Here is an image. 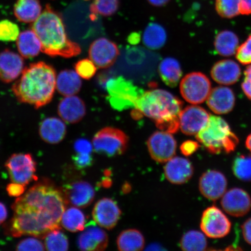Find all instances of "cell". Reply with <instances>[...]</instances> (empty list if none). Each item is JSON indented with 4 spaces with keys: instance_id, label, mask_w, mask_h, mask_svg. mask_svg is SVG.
Wrapping results in <instances>:
<instances>
[{
    "instance_id": "37",
    "label": "cell",
    "mask_w": 251,
    "mask_h": 251,
    "mask_svg": "<svg viewBox=\"0 0 251 251\" xmlns=\"http://www.w3.org/2000/svg\"><path fill=\"white\" fill-rule=\"evenodd\" d=\"M215 9L222 18H234L240 14V0H216Z\"/></svg>"
},
{
    "instance_id": "2",
    "label": "cell",
    "mask_w": 251,
    "mask_h": 251,
    "mask_svg": "<svg viewBox=\"0 0 251 251\" xmlns=\"http://www.w3.org/2000/svg\"><path fill=\"white\" fill-rule=\"evenodd\" d=\"M56 74L52 66L44 62L31 64L12 87L16 98L39 109L52 100L56 89Z\"/></svg>"
},
{
    "instance_id": "44",
    "label": "cell",
    "mask_w": 251,
    "mask_h": 251,
    "mask_svg": "<svg viewBox=\"0 0 251 251\" xmlns=\"http://www.w3.org/2000/svg\"><path fill=\"white\" fill-rule=\"evenodd\" d=\"M241 87L246 96L251 100V65L248 66L244 71V80Z\"/></svg>"
},
{
    "instance_id": "29",
    "label": "cell",
    "mask_w": 251,
    "mask_h": 251,
    "mask_svg": "<svg viewBox=\"0 0 251 251\" xmlns=\"http://www.w3.org/2000/svg\"><path fill=\"white\" fill-rule=\"evenodd\" d=\"M239 46V39L237 34L230 30H223L216 36L214 46L216 51L220 55L231 56L236 53Z\"/></svg>"
},
{
    "instance_id": "15",
    "label": "cell",
    "mask_w": 251,
    "mask_h": 251,
    "mask_svg": "<svg viewBox=\"0 0 251 251\" xmlns=\"http://www.w3.org/2000/svg\"><path fill=\"white\" fill-rule=\"evenodd\" d=\"M227 180L222 172L209 170L204 172L199 181L200 193L206 199L216 201L227 191Z\"/></svg>"
},
{
    "instance_id": "8",
    "label": "cell",
    "mask_w": 251,
    "mask_h": 251,
    "mask_svg": "<svg viewBox=\"0 0 251 251\" xmlns=\"http://www.w3.org/2000/svg\"><path fill=\"white\" fill-rule=\"evenodd\" d=\"M212 90L211 81L201 72H192L185 76L180 84L183 98L193 105L206 101Z\"/></svg>"
},
{
    "instance_id": "47",
    "label": "cell",
    "mask_w": 251,
    "mask_h": 251,
    "mask_svg": "<svg viewBox=\"0 0 251 251\" xmlns=\"http://www.w3.org/2000/svg\"><path fill=\"white\" fill-rule=\"evenodd\" d=\"M242 233L245 241L251 245V218L247 219L242 225Z\"/></svg>"
},
{
    "instance_id": "22",
    "label": "cell",
    "mask_w": 251,
    "mask_h": 251,
    "mask_svg": "<svg viewBox=\"0 0 251 251\" xmlns=\"http://www.w3.org/2000/svg\"><path fill=\"white\" fill-rule=\"evenodd\" d=\"M211 75L216 83L225 86L232 85L239 80L241 71L236 62L231 59H224L216 62L213 66Z\"/></svg>"
},
{
    "instance_id": "33",
    "label": "cell",
    "mask_w": 251,
    "mask_h": 251,
    "mask_svg": "<svg viewBox=\"0 0 251 251\" xmlns=\"http://www.w3.org/2000/svg\"><path fill=\"white\" fill-rule=\"evenodd\" d=\"M180 246L186 251H205L208 246L206 235L199 231H188L182 237Z\"/></svg>"
},
{
    "instance_id": "41",
    "label": "cell",
    "mask_w": 251,
    "mask_h": 251,
    "mask_svg": "<svg viewBox=\"0 0 251 251\" xmlns=\"http://www.w3.org/2000/svg\"><path fill=\"white\" fill-rule=\"evenodd\" d=\"M236 58L244 65L251 64V34L237 50Z\"/></svg>"
},
{
    "instance_id": "3",
    "label": "cell",
    "mask_w": 251,
    "mask_h": 251,
    "mask_svg": "<svg viewBox=\"0 0 251 251\" xmlns=\"http://www.w3.org/2000/svg\"><path fill=\"white\" fill-rule=\"evenodd\" d=\"M31 27L39 37L45 54L66 58L80 54V46L68 38L61 15L50 4H46Z\"/></svg>"
},
{
    "instance_id": "45",
    "label": "cell",
    "mask_w": 251,
    "mask_h": 251,
    "mask_svg": "<svg viewBox=\"0 0 251 251\" xmlns=\"http://www.w3.org/2000/svg\"><path fill=\"white\" fill-rule=\"evenodd\" d=\"M6 190H7V192L9 196L20 197L24 194L25 190H26V186L12 182V183L7 185Z\"/></svg>"
},
{
    "instance_id": "50",
    "label": "cell",
    "mask_w": 251,
    "mask_h": 251,
    "mask_svg": "<svg viewBox=\"0 0 251 251\" xmlns=\"http://www.w3.org/2000/svg\"><path fill=\"white\" fill-rule=\"evenodd\" d=\"M151 5L155 7H163L168 4L171 0H147Z\"/></svg>"
},
{
    "instance_id": "27",
    "label": "cell",
    "mask_w": 251,
    "mask_h": 251,
    "mask_svg": "<svg viewBox=\"0 0 251 251\" xmlns=\"http://www.w3.org/2000/svg\"><path fill=\"white\" fill-rule=\"evenodd\" d=\"M81 84V78L76 72L66 70L62 71L56 77V89L62 96H75L79 92Z\"/></svg>"
},
{
    "instance_id": "26",
    "label": "cell",
    "mask_w": 251,
    "mask_h": 251,
    "mask_svg": "<svg viewBox=\"0 0 251 251\" xmlns=\"http://www.w3.org/2000/svg\"><path fill=\"white\" fill-rule=\"evenodd\" d=\"M19 52L23 57H35L42 51V44L34 31L26 30L20 34L17 39Z\"/></svg>"
},
{
    "instance_id": "6",
    "label": "cell",
    "mask_w": 251,
    "mask_h": 251,
    "mask_svg": "<svg viewBox=\"0 0 251 251\" xmlns=\"http://www.w3.org/2000/svg\"><path fill=\"white\" fill-rule=\"evenodd\" d=\"M106 89L110 105L119 111L134 108L138 99L144 92L130 80L122 76L109 79L106 83Z\"/></svg>"
},
{
    "instance_id": "32",
    "label": "cell",
    "mask_w": 251,
    "mask_h": 251,
    "mask_svg": "<svg viewBox=\"0 0 251 251\" xmlns=\"http://www.w3.org/2000/svg\"><path fill=\"white\" fill-rule=\"evenodd\" d=\"M85 215L76 207H71L63 213L61 224L69 231L76 233L83 231L85 228Z\"/></svg>"
},
{
    "instance_id": "23",
    "label": "cell",
    "mask_w": 251,
    "mask_h": 251,
    "mask_svg": "<svg viewBox=\"0 0 251 251\" xmlns=\"http://www.w3.org/2000/svg\"><path fill=\"white\" fill-rule=\"evenodd\" d=\"M58 113L59 117L67 123H77L86 115L85 103L79 97L68 96L59 103Z\"/></svg>"
},
{
    "instance_id": "16",
    "label": "cell",
    "mask_w": 251,
    "mask_h": 251,
    "mask_svg": "<svg viewBox=\"0 0 251 251\" xmlns=\"http://www.w3.org/2000/svg\"><path fill=\"white\" fill-rule=\"evenodd\" d=\"M92 215L94 222L100 227L111 230L120 219L121 211L115 201L105 198L96 203Z\"/></svg>"
},
{
    "instance_id": "12",
    "label": "cell",
    "mask_w": 251,
    "mask_h": 251,
    "mask_svg": "<svg viewBox=\"0 0 251 251\" xmlns=\"http://www.w3.org/2000/svg\"><path fill=\"white\" fill-rule=\"evenodd\" d=\"M221 203L222 208L229 215L243 217L250 211L251 198L246 191L235 187L226 191Z\"/></svg>"
},
{
    "instance_id": "17",
    "label": "cell",
    "mask_w": 251,
    "mask_h": 251,
    "mask_svg": "<svg viewBox=\"0 0 251 251\" xmlns=\"http://www.w3.org/2000/svg\"><path fill=\"white\" fill-rule=\"evenodd\" d=\"M108 244V235L93 222L86 225L77 240L78 249L81 251H103L106 249Z\"/></svg>"
},
{
    "instance_id": "19",
    "label": "cell",
    "mask_w": 251,
    "mask_h": 251,
    "mask_svg": "<svg viewBox=\"0 0 251 251\" xmlns=\"http://www.w3.org/2000/svg\"><path fill=\"white\" fill-rule=\"evenodd\" d=\"M22 56L9 50L0 53V80L5 83L17 79L24 70Z\"/></svg>"
},
{
    "instance_id": "43",
    "label": "cell",
    "mask_w": 251,
    "mask_h": 251,
    "mask_svg": "<svg viewBox=\"0 0 251 251\" xmlns=\"http://www.w3.org/2000/svg\"><path fill=\"white\" fill-rule=\"evenodd\" d=\"M200 148V144L195 141L187 140L181 144L180 151L185 156H190L195 153Z\"/></svg>"
},
{
    "instance_id": "40",
    "label": "cell",
    "mask_w": 251,
    "mask_h": 251,
    "mask_svg": "<svg viewBox=\"0 0 251 251\" xmlns=\"http://www.w3.org/2000/svg\"><path fill=\"white\" fill-rule=\"evenodd\" d=\"M17 251H42L46 250L45 244L37 237H29L20 241L17 246Z\"/></svg>"
},
{
    "instance_id": "7",
    "label": "cell",
    "mask_w": 251,
    "mask_h": 251,
    "mask_svg": "<svg viewBox=\"0 0 251 251\" xmlns=\"http://www.w3.org/2000/svg\"><path fill=\"white\" fill-rule=\"evenodd\" d=\"M128 143V138L123 131L111 127L98 131L93 140L94 151L109 157L123 154Z\"/></svg>"
},
{
    "instance_id": "21",
    "label": "cell",
    "mask_w": 251,
    "mask_h": 251,
    "mask_svg": "<svg viewBox=\"0 0 251 251\" xmlns=\"http://www.w3.org/2000/svg\"><path fill=\"white\" fill-rule=\"evenodd\" d=\"M207 105L216 114H227L233 111L235 97L233 91L227 87L219 86L211 90L206 99Z\"/></svg>"
},
{
    "instance_id": "18",
    "label": "cell",
    "mask_w": 251,
    "mask_h": 251,
    "mask_svg": "<svg viewBox=\"0 0 251 251\" xmlns=\"http://www.w3.org/2000/svg\"><path fill=\"white\" fill-rule=\"evenodd\" d=\"M67 202L77 208H85L92 203L95 191L92 185L84 181H77L67 184L64 188Z\"/></svg>"
},
{
    "instance_id": "10",
    "label": "cell",
    "mask_w": 251,
    "mask_h": 251,
    "mask_svg": "<svg viewBox=\"0 0 251 251\" xmlns=\"http://www.w3.org/2000/svg\"><path fill=\"white\" fill-rule=\"evenodd\" d=\"M200 227L211 238H221L230 233L231 223L227 216L215 206L208 207L202 213Z\"/></svg>"
},
{
    "instance_id": "9",
    "label": "cell",
    "mask_w": 251,
    "mask_h": 251,
    "mask_svg": "<svg viewBox=\"0 0 251 251\" xmlns=\"http://www.w3.org/2000/svg\"><path fill=\"white\" fill-rule=\"evenodd\" d=\"M12 182L26 186L38 179L36 175V162L30 153H14L5 164Z\"/></svg>"
},
{
    "instance_id": "49",
    "label": "cell",
    "mask_w": 251,
    "mask_h": 251,
    "mask_svg": "<svg viewBox=\"0 0 251 251\" xmlns=\"http://www.w3.org/2000/svg\"><path fill=\"white\" fill-rule=\"evenodd\" d=\"M8 216L7 209L4 203L0 202V225L7 219Z\"/></svg>"
},
{
    "instance_id": "1",
    "label": "cell",
    "mask_w": 251,
    "mask_h": 251,
    "mask_svg": "<svg viewBox=\"0 0 251 251\" xmlns=\"http://www.w3.org/2000/svg\"><path fill=\"white\" fill-rule=\"evenodd\" d=\"M67 201L61 191L49 181L34 185L15 201L13 218L8 232L14 237L30 235L44 238L53 230L60 229Z\"/></svg>"
},
{
    "instance_id": "24",
    "label": "cell",
    "mask_w": 251,
    "mask_h": 251,
    "mask_svg": "<svg viewBox=\"0 0 251 251\" xmlns=\"http://www.w3.org/2000/svg\"><path fill=\"white\" fill-rule=\"evenodd\" d=\"M39 132L41 139L46 143L56 144L64 139L67 126L60 119L47 118L41 123Z\"/></svg>"
},
{
    "instance_id": "31",
    "label": "cell",
    "mask_w": 251,
    "mask_h": 251,
    "mask_svg": "<svg viewBox=\"0 0 251 251\" xmlns=\"http://www.w3.org/2000/svg\"><path fill=\"white\" fill-rule=\"evenodd\" d=\"M167 34L161 25L151 23L146 28L143 36L144 45L151 50H158L165 45Z\"/></svg>"
},
{
    "instance_id": "48",
    "label": "cell",
    "mask_w": 251,
    "mask_h": 251,
    "mask_svg": "<svg viewBox=\"0 0 251 251\" xmlns=\"http://www.w3.org/2000/svg\"><path fill=\"white\" fill-rule=\"evenodd\" d=\"M240 14H251V0H240Z\"/></svg>"
},
{
    "instance_id": "38",
    "label": "cell",
    "mask_w": 251,
    "mask_h": 251,
    "mask_svg": "<svg viewBox=\"0 0 251 251\" xmlns=\"http://www.w3.org/2000/svg\"><path fill=\"white\" fill-rule=\"evenodd\" d=\"M20 28L12 22L5 20L0 21V41L14 42L20 35Z\"/></svg>"
},
{
    "instance_id": "35",
    "label": "cell",
    "mask_w": 251,
    "mask_h": 251,
    "mask_svg": "<svg viewBox=\"0 0 251 251\" xmlns=\"http://www.w3.org/2000/svg\"><path fill=\"white\" fill-rule=\"evenodd\" d=\"M46 250L50 251H65L69 249V241L60 229L50 232L45 238Z\"/></svg>"
},
{
    "instance_id": "30",
    "label": "cell",
    "mask_w": 251,
    "mask_h": 251,
    "mask_svg": "<svg viewBox=\"0 0 251 251\" xmlns=\"http://www.w3.org/2000/svg\"><path fill=\"white\" fill-rule=\"evenodd\" d=\"M145 240L142 233L136 229H127L119 235L117 246L122 251H139L144 249Z\"/></svg>"
},
{
    "instance_id": "11",
    "label": "cell",
    "mask_w": 251,
    "mask_h": 251,
    "mask_svg": "<svg viewBox=\"0 0 251 251\" xmlns=\"http://www.w3.org/2000/svg\"><path fill=\"white\" fill-rule=\"evenodd\" d=\"M147 147L151 158L162 164L174 158L177 142L171 133L164 131H155L147 141Z\"/></svg>"
},
{
    "instance_id": "14",
    "label": "cell",
    "mask_w": 251,
    "mask_h": 251,
    "mask_svg": "<svg viewBox=\"0 0 251 251\" xmlns=\"http://www.w3.org/2000/svg\"><path fill=\"white\" fill-rule=\"evenodd\" d=\"M89 57L99 68H107L114 64L119 55L117 45L109 40L101 37L94 41L89 50Z\"/></svg>"
},
{
    "instance_id": "42",
    "label": "cell",
    "mask_w": 251,
    "mask_h": 251,
    "mask_svg": "<svg viewBox=\"0 0 251 251\" xmlns=\"http://www.w3.org/2000/svg\"><path fill=\"white\" fill-rule=\"evenodd\" d=\"M72 159L75 167L79 170L89 168L93 164V158L91 153H77Z\"/></svg>"
},
{
    "instance_id": "52",
    "label": "cell",
    "mask_w": 251,
    "mask_h": 251,
    "mask_svg": "<svg viewBox=\"0 0 251 251\" xmlns=\"http://www.w3.org/2000/svg\"><path fill=\"white\" fill-rule=\"evenodd\" d=\"M246 146L248 149L251 152V134L249 135V136L247 137L246 141Z\"/></svg>"
},
{
    "instance_id": "53",
    "label": "cell",
    "mask_w": 251,
    "mask_h": 251,
    "mask_svg": "<svg viewBox=\"0 0 251 251\" xmlns=\"http://www.w3.org/2000/svg\"><path fill=\"white\" fill-rule=\"evenodd\" d=\"M85 1H89V0H85Z\"/></svg>"
},
{
    "instance_id": "46",
    "label": "cell",
    "mask_w": 251,
    "mask_h": 251,
    "mask_svg": "<svg viewBox=\"0 0 251 251\" xmlns=\"http://www.w3.org/2000/svg\"><path fill=\"white\" fill-rule=\"evenodd\" d=\"M74 149L77 153H91L93 147L89 141L86 139H78L75 141Z\"/></svg>"
},
{
    "instance_id": "4",
    "label": "cell",
    "mask_w": 251,
    "mask_h": 251,
    "mask_svg": "<svg viewBox=\"0 0 251 251\" xmlns=\"http://www.w3.org/2000/svg\"><path fill=\"white\" fill-rule=\"evenodd\" d=\"M183 105L179 99L168 91L155 89L144 92L134 109L153 119L159 129L172 134L180 128L179 115Z\"/></svg>"
},
{
    "instance_id": "5",
    "label": "cell",
    "mask_w": 251,
    "mask_h": 251,
    "mask_svg": "<svg viewBox=\"0 0 251 251\" xmlns=\"http://www.w3.org/2000/svg\"><path fill=\"white\" fill-rule=\"evenodd\" d=\"M196 139L212 154L233 152L239 143L227 122L215 115H210L208 123L196 135Z\"/></svg>"
},
{
    "instance_id": "28",
    "label": "cell",
    "mask_w": 251,
    "mask_h": 251,
    "mask_svg": "<svg viewBox=\"0 0 251 251\" xmlns=\"http://www.w3.org/2000/svg\"><path fill=\"white\" fill-rule=\"evenodd\" d=\"M158 72L161 79L166 85L175 87L182 76L180 63L174 58H166L160 63Z\"/></svg>"
},
{
    "instance_id": "36",
    "label": "cell",
    "mask_w": 251,
    "mask_h": 251,
    "mask_svg": "<svg viewBox=\"0 0 251 251\" xmlns=\"http://www.w3.org/2000/svg\"><path fill=\"white\" fill-rule=\"evenodd\" d=\"M233 174L238 179L251 181V156L241 155L235 158L232 166Z\"/></svg>"
},
{
    "instance_id": "34",
    "label": "cell",
    "mask_w": 251,
    "mask_h": 251,
    "mask_svg": "<svg viewBox=\"0 0 251 251\" xmlns=\"http://www.w3.org/2000/svg\"><path fill=\"white\" fill-rule=\"evenodd\" d=\"M119 7V0H94L90 5V18L96 20L97 15L109 17L116 13Z\"/></svg>"
},
{
    "instance_id": "13",
    "label": "cell",
    "mask_w": 251,
    "mask_h": 251,
    "mask_svg": "<svg viewBox=\"0 0 251 251\" xmlns=\"http://www.w3.org/2000/svg\"><path fill=\"white\" fill-rule=\"evenodd\" d=\"M209 117V113L201 106H188L180 112V128L187 136H196L208 123Z\"/></svg>"
},
{
    "instance_id": "20",
    "label": "cell",
    "mask_w": 251,
    "mask_h": 251,
    "mask_svg": "<svg viewBox=\"0 0 251 251\" xmlns=\"http://www.w3.org/2000/svg\"><path fill=\"white\" fill-rule=\"evenodd\" d=\"M165 175L171 183L183 184L189 181L194 174V167L189 160L182 157H174L166 163Z\"/></svg>"
},
{
    "instance_id": "39",
    "label": "cell",
    "mask_w": 251,
    "mask_h": 251,
    "mask_svg": "<svg viewBox=\"0 0 251 251\" xmlns=\"http://www.w3.org/2000/svg\"><path fill=\"white\" fill-rule=\"evenodd\" d=\"M75 71L80 77L89 80L95 75L97 67L94 62L89 59L78 61L75 65Z\"/></svg>"
},
{
    "instance_id": "25",
    "label": "cell",
    "mask_w": 251,
    "mask_h": 251,
    "mask_svg": "<svg viewBox=\"0 0 251 251\" xmlns=\"http://www.w3.org/2000/svg\"><path fill=\"white\" fill-rule=\"evenodd\" d=\"M39 0H17L14 7L15 17L25 24L33 23L42 13Z\"/></svg>"
},
{
    "instance_id": "51",
    "label": "cell",
    "mask_w": 251,
    "mask_h": 251,
    "mask_svg": "<svg viewBox=\"0 0 251 251\" xmlns=\"http://www.w3.org/2000/svg\"><path fill=\"white\" fill-rule=\"evenodd\" d=\"M129 42L131 43L136 44L139 42V36L136 33L131 34L129 37Z\"/></svg>"
}]
</instances>
